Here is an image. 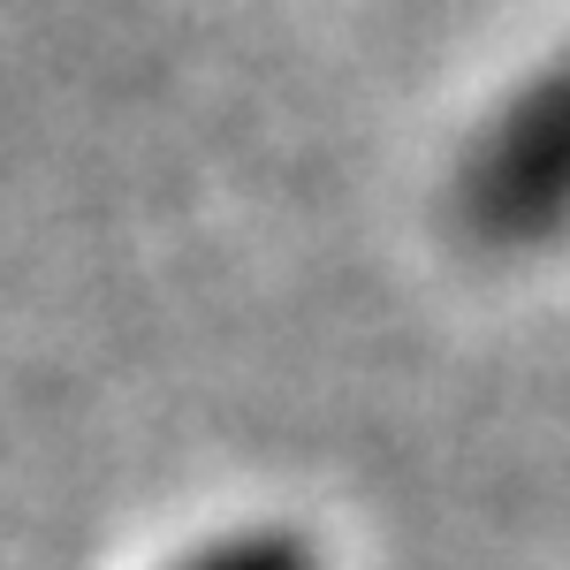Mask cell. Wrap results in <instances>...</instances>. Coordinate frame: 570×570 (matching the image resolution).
I'll return each mask as SVG.
<instances>
[{
  "instance_id": "cell-1",
  "label": "cell",
  "mask_w": 570,
  "mask_h": 570,
  "mask_svg": "<svg viewBox=\"0 0 570 570\" xmlns=\"http://www.w3.org/2000/svg\"><path fill=\"white\" fill-rule=\"evenodd\" d=\"M456 220L487 252H540L570 228V46L480 130L456 168Z\"/></svg>"
},
{
  "instance_id": "cell-2",
  "label": "cell",
  "mask_w": 570,
  "mask_h": 570,
  "mask_svg": "<svg viewBox=\"0 0 570 570\" xmlns=\"http://www.w3.org/2000/svg\"><path fill=\"white\" fill-rule=\"evenodd\" d=\"M176 570H312V540L282 525H244V532H220L206 548H190Z\"/></svg>"
}]
</instances>
